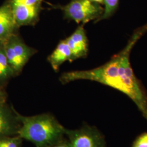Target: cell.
I'll return each instance as SVG.
<instances>
[{
    "instance_id": "obj_14",
    "label": "cell",
    "mask_w": 147,
    "mask_h": 147,
    "mask_svg": "<svg viewBox=\"0 0 147 147\" xmlns=\"http://www.w3.org/2000/svg\"><path fill=\"white\" fill-rule=\"evenodd\" d=\"M132 147H147V132L138 137Z\"/></svg>"
},
{
    "instance_id": "obj_12",
    "label": "cell",
    "mask_w": 147,
    "mask_h": 147,
    "mask_svg": "<svg viewBox=\"0 0 147 147\" xmlns=\"http://www.w3.org/2000/svg\"><path fill=\"white\" fill-rule=\"evenodd\" d=\"M105 5L102 16L96 20V22L108 19L112 16L118 7V0H103Z\"/></svg>"
},
{
    "instance_id": "obj_3",
    "label": "cell",
    "mask_w": 147,
    "mask_h": 147,
    "mask_svg": "<svg viewBox=\"0 0 147 147\" xmlns=\"http://www.w3.org/2000/svg\"><path fill=\"white\" fill-rule=\"evenodd\" d=\"M63 11L67 18L84 24L93 20H97L102 16L104 9L90 0H73L63 7Z\"/></svg>"
},
{
    "instance_id": "obj_5",
    "label": "cell",
    "mask_w": 147,
    "mask_h": 147,
    "mask_svg": "<svg viewBox=\"0 0 147 147\" xmlns=\"http://www.w3.org/2000/svg\"><path fill=\"white\" fill-rule=\"evenodd\" d=\"M65 136L72 147H106L103 135L94 126L84 125L80 129H66Z\"/></svg>"
},
{
    "instance_id": "obj_6",
    "label": "cell",
    "mask_w": 147,
    "mask_h": 147,
    "mask_svg": "<svg viewBox=\"0 0 147 147\" xmlns=\"http://www.w3.org/2000/svg\"><path fill=\"white\" fill-rule=\"evenodd\" d=\"M20 126L16 110L6 104L0 105V138L18 135Z\"/></svg>"
},
{
    "instance_id": "obj_11",
    "label": "cell",
    "mask_w": 147,
    "mask_h": 147,
    "mask_svg": "<svg viewBox=\"0 0 147 147\" xmlns=\"http://www.w3.org/2000/svg\"><path fill=\"white\" fill-rule=\"evenodd\" d=\"M15 74L16 73L8 62L3 44L0 42V84L7 81Z\"/></svg>"
},
{
    "instance_id": "obj_16",
    "label": "cell",
    "mask_w": 147,
    "mask_h": 147,
    "mask_svg": "<svg viewBox=\"0 0 147 147\" xmlns=\"http://www.w3.org/2000/svg\"><path fill=\"white\" fill-rule=\"evenodd\" d=\"M42 0H26L27 5L31 7L40 8Z\"/></svg>"
},
{
    "instance_id": "obj_13",
    "label": "cell",
    "mask_w": 147,
    "mask_h": 147,
    "mask_svg": "<svg viewBox=\"0 0 147 147\" xmlns=\"http://www.w3.org/2000/svg\"><path fill=\"white\" fill-rule=\"evenodd\" d=\"M22 139L18 135L0 138V147H22Z\"/></svg>"
},
{
    "instance_id": "obj_4",
    "label": "cell",
    "mask_w": 147,
    "mask_h": 147,
    "mask_svg": "<svg viewBox=\"0 0 147 147\" xmlns=\"http://www.w3.org/2000/svg\"><path fill=\"white\" fill-rule=\"evenodd\" d=\"M2 43L6 58L11 68L16 74L20 72L33 54V50L27 46L16 34Z\"/></svg>"
},
{
    "instance_id": "obj_2",
    "label": "cell",
    "mask_w": 147,
    "mask_h": 147,
    "mask_svg": "<svg viewBox=\"0 0 147 147\" xmlns=\"http://www.w3.org/2000/svg\"><path fill=\"white\" fill-rule=\"evenodd\" d=\"M16 113L21 124L18 135L35 147H50L65 136L66 128L50 113L26 116Z\"/></svg>"
},
{
    "instance_id": "obj_15",
    "label": "cell",
    "mask_w": 147,
    "mask_h": 147,
    "mask_svg": "<svg viewBox=\"0 0 147 147\" xmlns=\"http://www.w3.org/2000/svg\"><path fill=\"white\" fill-rule=\"evenodd\" d=\"M50 147H72V146L68 138L64 137Z\"/></svg>"
},
{
    "instance_id": "obj_9",
    "label": "cell",
    "mask_w": 147,
    "mask_h": 147,
    "mask_svg": "<svg viewBox=\"0 0 147 147\" xmlns=\"http://www.w3.org/2000/svg\"><path fill=\"white\" fill-rule=\"evenodd\" d=\"M74 59L84 57L88 51V42L83 26H81L74 32L73 34L66 39Z\"/></svg>"
},
{
    "instance_id": "obj_18",
    "label": "cell",
    "mask_w": 147,
    "mask_h": 147,
    "mask_svg": "<svg viewBox=\"0 0 147 147\" xmlns=\"http://www.w3.org/2000/svg\"><path fill=\"white\" fill-rule=\"evenodd\" d=\"M92 1H93L96 3H102L103 2V0H90Z\"/></svg>"
},
{
    "instance_id": "obj_7",
    "label": "cell",
    "mask_w": 147,
    "mask_h": 147,
    "mask_svg": "<svg viewBox=\"0 0 147 147\" xmlns=\"http://www.w3.org/2000/svg\"><path fill=\"white\" fill-rule=\"evenodd\" d=\"M12 10L18 27L32 24L37 20L40 8L27 5L26 0H11Z\"/></svg>"
},
{
    "instance_id": "obj_17",
    "label": "cell",
    "mask_w": 147,
    "mask_h": 147,
    "mask_svg": "<svg viewBox=\"0 0 147 147\" xmlns=\"http://www.w3.org/2000/svg\"><path fill=\"white\" fill-rule=\"evenodd\" d=\"M7 99V95L5 92L2 89L0 88V105L5 104Z\"/></svg>"
},
{
    "instance_id": "obj_10",
    "label": "cell",
    "mask_w": 147,
    "mask_h": 147,
    "mask_svg": "<svg viewBox=\"0 0 147 147\" xmlns=\"http://www.w3.org/2000/svg\"><path fill=\"white\" fill-rule=\"evenodd\" d=\"M74 59L73 53L65 40L60 42L49 57L50 63L55 70H57L59 66L64 62L67 61L71 62Z\"/></svg>"
},
{
    "instance_id": "obj_8",
    "label": "cell",
    "mask_w": 147,
    "mask_h": 147,
    "mask_svg": "<svg viewBox=\"0 0 147 147\" xmlns=\"http://www.w3.org/2000/svg\"><path fill=\"white\" fill-rule=\"evenodd\" d=\"M18 27L12 10L11 0L0 7V42H4L15 34Z\"/></svg>"
},
{
    "instance_id": "obj_1",
    "label": "cell",
    "mask_w": 147,
    "mask_h": 147,
    "mask_svg": "<svg viewBox=\"0 0 147 147\" xmlns=\"http://www.w3.org/2000/svg\"><path fill=\"white\" fill-rule=\"evenodd\" d=\"M147 31V24L133 34L126 47L110 61L96 68L63 74L60 81L65 84L78 80L99 82L117 89L127 95L147 120V98L135 76L130 62L132 49Z\"/></svg>"
}]
</instances>
